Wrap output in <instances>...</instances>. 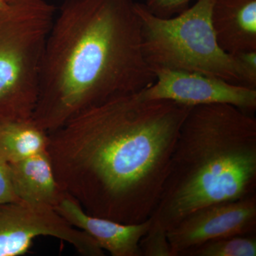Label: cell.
I'll use <instances>...</instances> for the list:
<instances>
[{"instance_id": "cell-11", "label": "cell", "mask_w": 256, "mask_h": 256, "mask_svg": "<svg viewBox=\"0 0 256 256\" xmlns=\"http://www.w3.org/2000/svg\"><path fill=\"white\" fill-rule=\"evenodd\" d=\"M12 182L18 200L55 208L65 192L57 181L48 152L10 164Z\"/></svg>"}, {"instance_id": "cell-14", "label": "cell", "mask_w": 256, "mask_h": 256, "mask_svg": "<svg viewBox=\"0 0 256 256\" xmlns=\"http://www.w3.org/2000/svg\"><path fill=\"white\" fill-rule=\"evenodd\" d=\"M140 248L142 256H173L168 230L152 218L150 226L140 242Z\"/></svg>"}, {"instance_id": "cell-5", "label": "cell", "mask_w": 256, "mask_h": 256, "mask_svg": "<svg viewBox=\"0 0 256 256\" xmlns=\"http://www.w3.org/2000/svg\"><path fill=\"white\" fill-rule=\"evenodd\" d=\"M56 13L46 0H13L0 9V121L32 119Z\"/></svg>"}, {"instance_id": "cell-17", "label": "cell", "mask_w": 256, "mask_h": 256, "mask_svg": "<svg viewBox=\"0 0 256 256\" xmlns=\"http://www.w3.org/2000/svg\"><path fill=\"white\" fill-rule=\"evenodd\" d=\"M232 55L242 66L252 85L256 87V50H244Z\"/></svg>"}, {"instance_id": "cell-13", "label": "cell", "mask_w": 256, "mask_h": 256, "mask_svg": "<svg viewBox=\"0 0 256 256\" xmlns=\"http://www.w3.org/2000/svg\"><path fill=\"white\" fill-rule=\"evenodd\" d=\"M182 256H256L255 234L215 239L190 249Z\"/></svg>"}, {"instance_id": "cell-4", "label": "cell", "mask_w": 256, "mask_h": 256, "mask_svg": "<svg viewBox=\"0 0 256 256\" xmlns=\"http://www.w3.org/2000/svg\"><path fill=\"white\" fill-rule=\"evenodd\" d=\"M214 1L197 0L170 18L154 16L136 2L144 60L153 70L194 72L256 88L234 56L217 43L210 18Z\"/></svg>"}, {"instance_id": "cell-3", "label": "cell", "mask_w": 256, "mask_h": 256, "mask_svg": "<svg viewBox=\"0 0 256 256\" xmlns=\"http://www.w3.org/2000/svg\"><path fill=\"white\" fill-rule=\"evenodd\" d=\"M256 190L255 118L228 104L195 106L180 129L151 217L168 230L198 208Z\"/></svg>"}, {"instance_id": "cell-12", "label": "cell", "mask_w": 256, "mask_h": 256, "mask_svg": "<svg viewBox=\"0 0 256 256\" xmlns=\"http://www.w3.org/2000/svg\"><path fill=\"white\" fill-rule=\"evenodd\" d=\"M48 132L33 120L0 121V158L16 162L47 151Z\"/></svg>"}, {"instance_id": "cell-16", "label": "cell", "mask_w": 256, "mask_h": 256, "mask_svg": "<svg viewBox=\"0 0 256 256\" xmlns=\"http://www.w3.org/2000/svg\"><path fill=\"white\" fill-rule=\"evenodd\" d=\"M20 201L13 188L9 163L0 158V204Z\"/></svg>"}, {"instance_id": "cell-10", "label": "cell", "mask_w": 256, "mask_h": 256, "mask_svg": "<svg viewBox=\"0 0 256 256\" xmlns=\"http://www.w3.org/2000/svg\"><path fill=\"white\" fill-rule=\"evenodd\" d=\"M210 18L224 52L256 50V0H215Z\"/></svg>"}, {"instance_id": "cell-1", "label": "cell", "mask_w": 256, "mask_h": 256, "mask_svg": "<svg viewBox=\"0 0 256 256\" xmlns=\"http://www.w3.org/2000/svg\"><path fill=\"white\" fill-rule=\"evenodd\" d=\"M192 108L138 92L82 111L48 132L60 188L92 216L126 224L149 220Z\"/></svg>"}, {"instance_id": "cell-6", "label": "cell", "mask_w": 256, "mask_h": 256, "mask_svg": "<svg viewBox=\"0 0 256 256\" xmlns=\"http://www.w3.org/2000/svg\"><path fill=\"white\" fill-rule=\"evenodd\" d=\"M40 236L67 242L82 256L105 255L94 238L70 225L53 207L21 200L0 204V256L24 255Z\"/></svg>"}, {"instance_id": "cell-7", "label": "cell", "mask_w": 256, "mask_h": 256, "mask_svg": "<svg viewBox=\"0 0 256 256\" xmlns=\"http://www.w3.org/2000/svg\"><path fill=\"white\" fill-rule=\"evenodd\" d=\"M156 82L140 92L146 100H166L188 107L228 104L250 112L256 108V88L194 72L156 69Z\"/></svg>"}, {"instance_id": "cell-18", "label": "cell", "mask_w": 256, "mask_h": 256, "mask_svg": "<svg viewBox=\"0 0 256 256\" xmlns=\"http://www.w3.org/2000/svg\"><path fill=\"white\" fill-rule=\"evenodd\" d=\"M13 0H0V9L8 6Z\"/></svg>"}, {"instance_id": "cell-2", "label": "cell", "mask_w": 256, "mask_h": 256, "mask_svg": "<svg viewBox=\"0 0 256 256\" xmlns=\"http://www.w3.org/2000/svg\"><path fill=\"white\" fill-rule=\"evenodd\" d=\"M133 0H64L44 52L32 120L47 132L156 82Z\"/></svg>"}, {"instance_id": "cell-15", "label": "cell", "mask_w": 256, "mask_h": 256, "mask_svg": "<svg viewBox=\"0 0 256 256\" xmlns=\"http://www.w3.org/2000/svg\"><path fill=\"white\" fill-rule=\"evenodd\" d=\"M197 0H146V9L160 18H170L182 12Z\"/></svg>"}, {"instance_id": "cell-9", "label": "cell", "mask_w": 256, "mask_h": 256, "mask_svg": "<svg viewBox=\"0 0 256 256\" xmlns=\"http://www.w3.org/2000/svg\"><path fill=\"white\" fill-rule=\"evenodd\" d=\"M54 210L70 225L90 236L99 246L112 256H142L140 242L152 218L139 224H126L87 213L65 192Z\"/></svg>"}, {"instance_id": "cell-8", "label": "cell", "mask_w": 256, "mask_h": 256, "mask_svg": "<svg viewBox=\"0 0 256 256\" xmlns=\"http://www.w3.org/2000/svg\"><path fill=\"white\" fill-rule=\"evenodd\" d=\"M256 194L198 208L168 230L173 256L210 240L255 234Z\"/></svg>"}]
</instances>
